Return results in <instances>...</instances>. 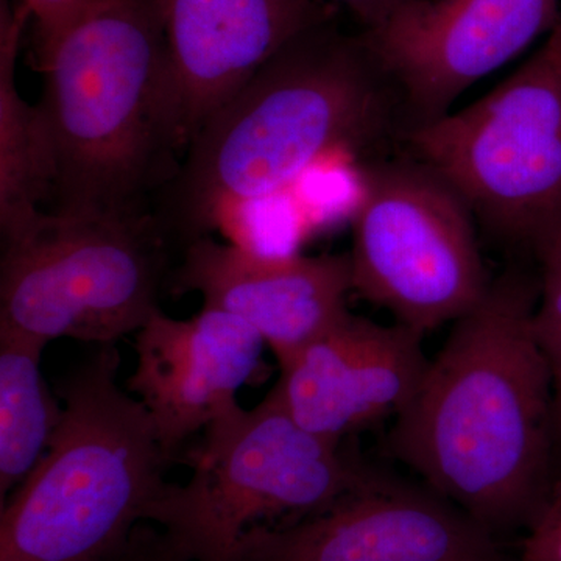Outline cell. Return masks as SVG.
<instances>
[{
	"mask_svg": "<svg viewBox=\"0 0 561 561\" xmlns=\"http://www.w3.org/2000/svg\"><path fill=\"white\" fill-rule=\"evenodd\" d=\"M38 57L47 213H151L186 150L173 116L160 0H94Z\"/></svg>",
	"mask_w": 561,
	"mask_h": 561,
	"instance_id": "3",
	"label": "cell"
},
{
	"mask_svg": "<svg viewBox=\"0 0 561 561\" xmlns=\"http://www.w3.org/2000/svg\"><path fill=\"white\" fill-rule=\"evenodd\" d=\"M537 300L522 273L491 283L454 321L389 435L397 459L491 534L540 515L557 437Z\"/></svg>",
	"mask_w": 561,
	"mask_h": 561,
	"instance_id": "1",
	"label": "cell"
},
{
	"mask_svg": "<svg viewBox=\"0 0 561 561\" xmlns=\"http://www.w3.org/2000/svg\"><path fill=\"white\" fill-rule=\"evenodd\" d=\"M176 243L153 213H44L2 243L0 328L113 345L160 311Z\"/></svg>",
	"mask_w": 561,
	"mask_h": 561,
	"instance_id": "6",
	"label": "cell"
},
{
	"mask_svg": "<svg viewBox=\"0 0 561 561\" xmlns=\"http://www.w3.org/2000/svg\"><path fill=\"white\" fill-rule=\"evenodd\" d=\"M405 128L400 92L362 35L324 22L290 41L203 125L154 217L183 250L328 154L375 149Z\"/></svg>",
	"mask_w": 561,
	"mask_h": 561,
	"instance_id": "2",
	"label": "cell"
},
{
	"mask_svg": "<svg viewBox=\"0 0 561 561\" xmlns=\"http://www.w3.org/2000/svg\"><path fill=\"white\" fill-rule=\"evenodd\" d=\"M350 261L353 291L423 335L471 312L491 284L470 208L415 158L365 172Z\"/></svg>",
	"mask_w": 561,
	"mask_h": 561,
	"instance_id": "8",
	"label": "cell"
},
{
	"mask_svg": "<svg viewBox=\"0 0 561 561\" xmlns=\"http://www.w3.org/2000/svg\"><path fill=\"white\" fill-rule=\"evenodd\" d=\"M265 346L247 321L205 306L187 320L160 309L136 332L138 364L127 390L173 461L195 434L239 408L238 391L262 376Z\"/></svg>",
	"mask_w": 561,
	"mask_h": 561,
	"instance_id": "13",
	"label": "cell"
},
{
	"mask_svg": "<svg viewBox=\"0 0 561 561\" xmlns=\"http://www.w3.org/2000/svg\"><path fill=\"white\" fill-rule=\"evenodd\" d=\"M524 561H561V496L546 505L534 519L529 537L524 541Z\"/></svg>",
	"mask_w": 561,
	"mask_h": 561,
	"instance_id": "19",
	"label": "cell"
},
{
	"mask_svg": "<svg viewBox=\"0 0 561 561\" xmlns=\"http://www.w3.org/2000/svg\"><path fill=\"white\" fill-rule=\"evenodd\" d=\"M169 291L247 321L283 368L350 312L353 275L350 254H262L205 236L181 251Z\"/></svg>",
	"mask_w": 561,
	"mask_h": 561,
	"instance_id": "11",
	"label": "cell"
},
{
	"mask_svg": "<svg viewBox=\"0 0 561 561\" xmlns=\"http://www.w3.org/2000/svg\"><path fill=\"white\" fill-rule=\"evenodd\" d=\"M402 139L493 238L540 254L561 234V20L496 90Z\"/></svg>",
	"mask_w": 561,
	"mask_h": 561,
	"instance_id": "7",
	"label": "cell"
},
{
	"mask_svg": "<svg viewBox=\"0 0 561 561\" xmlns=\"http://www.w3.org/2000/svg\"><path fill=\"white\" fill-rule=\"evenodd\" d=\"M31 18L25 3L0 10V230L2 243L31 230L49 198L50 160L36 105L16 83L22 33Z\"/></svg>",
	"mask_w": 561,
	"mask_h": 561,
	"instance_id": "15",
	"label": "cell"
},
{
	"mask_svg": "<svg viewBox=\"0 0 561 561\" xmlns=\"http://www.w3.org/2000/svg\"><path fill=\"white\" fill-rule=\"evenodd\" d=\"M108 561H187L157 524L142 523L133 531L127 546Z\"/></svg>",
	"mask_w": 561,
	"mask_h": 561,
	"instance_id": "20",
	"label": "cell"
},
{
	"mask_svg": "<svg viewBox=\"0 0 561 561\" xmlns=\"http://www.w3.org/2000/svg\"><path fill=\"white\" fill-rule=\"evenodd\" d=\"M173 116L184 147L301 33L337 18L328 0H160Z\"/></svg>",
	"mask_w": 561,
	"mask_h": 561,
	"instance_id": "12",
	"label": "cell"
},
{
	"mask_svg": "<svg viewBox=\"0 0 561 561\" xmlns=\"http://www.w3.org/2000/svg\"><path fill=\"white\" fill-rule=\"evenodd\" d=\"M538 257L541 284L534 311V332L551 370L553 420L561 442V234Z\"/></svg>",
	"mask_w": 561,
	"mask_h": 561,
	"instance_id": "17",
	"label": "cell"
},
{
	"mask_svg": "<svg viewBox=\"0 0 561 561\" xmlns=\"http://www.w3.org/2000/svg\"><path fill=\"white\" fill-rule=\"evenodd\" d=\"M334 2L343 3L360 21L365 31L378 27L391 11L397 9L404 0H334Z\"/></svg>",
	"mask_w": 561,
	"mask_h": 561,
	"instance_id": "21",
	"label": "cell"
},
{
	"mask_svg": "<svg viewBox=\"0 0 561 561\" xmlns=\"http://www.w3.org/2000/svg\"><path fill=\"white\" fill-rule=\"evenodd\" d=\"M46 346L0 328V502L27 479L60 426L62 404L41 373Z\"/></svg>",
	"mask_w": 561,
	"mask_h": 561,
	"instance_id": "16",
	"label": "cell"
},
{
	"mask_svg": "<svg viewBox=\"0 0 561 561\" xmlns=\"http://www.w3.org/2000/svg\"><path fill=\"white\" fill-rule=\"evenodd\" d=\"M423 334L345 313L280 368L273 393L306 430L343 442L409 404L430 359Z\"/></svg>",
	"mask_w": 561,
	"mask_h": 561,
	"instance_id": "14",
	"label": "cell"
},
{
	"mask_svg": "<svg viewBox=\"0 0 561 561\" xmlns=\"http://www.w3.org/2000/svg\"><path fill=\"white\" fill-rule=\"evenodd\" d=\"M119 368L116 343L98 346L58 386L49 448L0 502V561H108L149 523L175 461Z\"/></svg>",
	"mask_w": 561,
	"mask_h": 561,
	"instance_id": "4",
	"label": "cell"
},
{
	"mask_svg": "<svg viewBox=\"0 0 561 561\" xmlns=\"http://www.w3.org/2000/svg\"><path fill=\"white\" fill-rule=\"evenodd\" d=\"M94 0H24L36 25V55L49 49Z\"/></svg>",
	"mask_w": 561,
	"mask_h": 561,
	"instance_id": "18",
	"label": "cell"
},
{
	"mask_svg": "<svg viewBox=\"0 0 561 561\" xmlns=\"http://www.w3.org/2000/svg\"><path fill=\"white\" fill-rule=\"evenodd\" d=\"M181 461L190 481L168 483L149 523L187 561H241L247 531L300 522L381 478L343 442L302 427L272 390L209 424Z\"/></svg>",
	"mask_w": 561,
	"mask_h": 561,
	"instance_id": "5",
	"label": "cell"
},
{
	"mask_svg": "<svg viewBox=\"0 0 561 561\" xmlns=\"http://www.w3.org/2000/svg\"><path fill=\"white\" fill-rule=\"evenodd\" d=\"M560 20L559 0H404L362 38L400 92L409 130L448 114Z\"/></svg>",
	"mask_w": 561,
	"mask_h": 561,
	"instance_id": "9",
	"label": "cell"
},
{
	"mask_svg": "<svg viewBox=\"0 0 561 561\" xmlns=\"http://www.w3.org/2000/svg\"><path fill=\"white\" fill-rule=\"evenodd\" d=\"M241 561H497L493 534L437 493L376 479L316 515L247 531Z\"/></svg>",
	"mask_w": 561,
	"mask_h": 561,
	"instance_id": "10",
	"label": "cell"
}]
</instances>
